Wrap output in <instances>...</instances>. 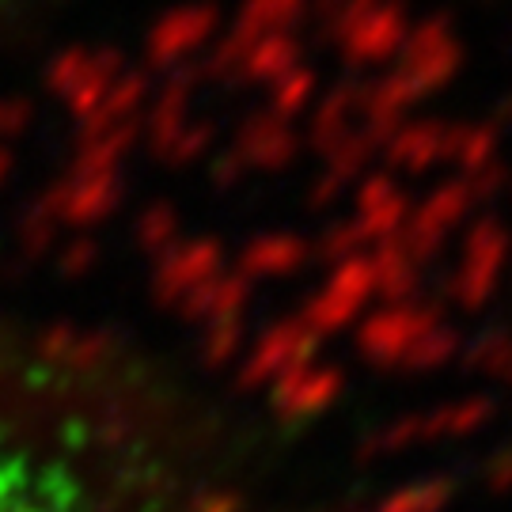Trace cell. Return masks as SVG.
<instances>
[{
    "mask_svg": "<svg viewBox=\"0 0 512 512\" xmlns=\"http://www.w3.org/2000/svg\"><path fill=\"white\" fill-rule=\"evenodd\" d=\"M372 300H380V285H376V266L368 251L330 262V274L319 293L308 296V304L300 311V323L323 342L330 334L357 327V319L368 311Z\"/></svg>",
    "mask_w": 512,
    "mask_h": 512,
    "instance_id": "1",
    "label": "cell"
},
{
    "mask_svg": "<svg viewBox=\"0 0 512 512\" xmlns=\"http://www.w3.org/2000/svg\"><path fill=\"white\" fill-rule=\"evenodd\" d=\"M126 198V186H122V171H80L69 167L65 179H57L38 205L57 220V228H95L107 217L118 213V205Z\"/></svg>",
    "mask_w": 512,
    "mask_h": 512,
    "instance_id": "2",
    "label": "cell"
},
{
    "mask_svg": "<svg viewBox=\"0 0 512 512\" xmlns=\"http://www.w3.org/2000/svg\"><path fill=\"white\" fill-rule=\"evenodd\" d=\"M224 270V247L217 239H179L152 262V293L164 308H183L186 296H194L205 281Z\"/></svg>",
    "mask_w": 512,
    "mask_h": 512,
    "instance_id": "3",
    "label": "cell"
},
{
    "mask_svg": "<svg viewBox=\"0 0 512 512\" xmlns=\"http://www.w3.org/2000/svg\"><path fill=\"white\" fill-rule=\"evenodd\" d=\"M315 346L319 338L311 334L300 315L296 319H277L255 338V346L247 349L243 368H239V384L243 387H270L277 384L285 372L315 361Z\"/></svg>",
    "mask_w": 512,
    "mask_h": 512,
    "instance_id": "4",
    "label": "cell"
},
{
    "mask_svg": "<svg viewBox=\"0 0 512 512\" xmlns=\"http://www.w3.org/2000/svg\"><path fill=\"white\" fill-rule=\"evenodd\" d=\"M429 334V315L410 304H380L357 319V353L368 365H403Z\"/></svg>",
    "mask_w": 512,
    "mask_h": 512,
    "instance_id": "5",
    "label": "cell"
},
{
    "mask_svg": "<svg viewBox=\"0 0 512 512\" xmlns=\"http://www.w3.org/2000/svg\"><path fill=\"white\" fill-rule=\"evenodd\" d=\"M342 391H346L342 368L308 361V365L285 372L277 384H270V399H274L277 418L308 421V418L327 414L330 406L342 399Z\"/></svg>",
    "mask_w": 512,
    "mask_h": 512,
    "instance_id": "6",
    "label": "cell"
},
{
    "mask_svg": "<svg viewBox=\"0 0 512 512\" xmlns=\"http://www.w3.org/2000/svg\"><path fill=\"white\" fill-rule=\"evenodd\" d=\"M410 220V205L399 183L384 175V171H368L361 183L353 186V232L361 236L365 247L387 243L403 232V224Z\"/></svg>",
    "mask_w": 512,
    "mask_h": 512,
    "instance_id": "7",
    "label": "cell"
},
{
    "mask_svg": "<svg viewBox=\"0 0 512 512\" xmlns=\"http://www.w3.org/2000/svg\"><path fill=\"white\" fill-rule=\"evenodd\" d=\"M300 148H304V137L293 133L289 122L270 114V118H255V122H247L239 129L236 141H232V156L251 175V171H285V167H293Z\"/></svg>",
    "mask_w": 512,
    "mask_h": 512,
    "instance_id": "8",
    "label": "cell"
},
{
    "mask_svg": "<svg viewBox=\"0 0 512 512\" xmlns=\"http://www.w3.org/2000/svg\"><path fill=\"white\" fill-rule=\"evenodd\" d=\"M380 156V145L368 137L365 129H353L346 141L323 152V167L319 179L311 183V205H330L338 202L342 194H349V186H357L368 175V164Z\"/></svg>",
    "mask_w": 512,
    "mask_h": 512,
    "instance_id": "9",
    "label": "cell"
},
{
    "mask_svg": "<svg viewBox=\"0 0 512 512\" xmlns=\"http://www.w3.org/2000/svg\"><path fill=\"white\" fill-rule=\"evenodd\" d=\"M311 258V243L300 239L296 232H262L255 236L243 255H239V274L255 281H277V277L296 274L304 262Z\"/></svg>",
    "mask_w": 512,
    "mask_h": 512,
    "instance_id": "10",
    "label": "cell"
},
{
    "mask_svg": "<svg viewBox=\"0 0 512 512\" xmlns=\"http://www.w3.org/2000/svg\"><path fill=\"white\" fill-rule=\"evenodd\" d=\"M251 281L232 270V274H224L220 270L213 281H205L202 289L194 296H186L183 300V319L190 323H202V327H213V323H239L247 308H251Z\"/></svg>",
    "mask_w": 512,
    "mask_h": 512,
    "instance_id": "11",
    "label": "cell"
},
{
    "mask_svg": "<svg viewBox=\"0 0 512 512\" xmlns=\"http://www.w3.org/2000/svg\"><path fill=\"white\" fill-rule=\"evenodd\" d=\"M110 338L103 330H80L73 323H57L42 334V357H50L54 365L65 368H99L110 357Z\"/></svg>",
    "mask_w": 512,
    "mask_h": 512,
    "instance_id": "12",
    "label": "cell"
},
{
    "mask_svg": "<svg viewBox=\"0 0 512 512\" xmlns=\"http://www.w3.org/2000/svg\"><path fill=\"white\" fill-rule=\"evenodd\" d=\"M137 137H141V129L133 122L107 129H80L73 167H80V171H122L129 148L137 145Z\"/></svg>",
    "mask_w": 512,
    "mask_h": 512,
    "instance_id": "13",
    "label": "cell"
},
{
    "mask_svg": "<svg viewBox=\"0 0 512 512\" xmlns=\"http://www.w3.org/2000/svg\"><path fill=\"white\" fill-rule=\"evenodd\" d=\"M361 107L353 95L346 92H334L330 99L319 103V110L311 114V126H308V137H304V145L315 148L319 156L330 152V148L338 145V141H346L349 133H353V110Z\"/></svg>",
    "mask_w": 512,
    "mask_h": 512,
    "instance_id": "14",
    "label": "cell"
},
{
    "mask_svg": "<svg viewBox=\"0 0 512 512\" xmlns=\"http://www.w3.org/2000/svg\"><path fill=\"white\" fill-rule=\"evenodd\" d=\"M372 266H376V285L384 304H403L406 293H414V258L399 247V239H387L368 247Z\"/></svg>",
    "mask_w": 512,
    "mask_h": 512,
    "instance_id": "15",
    "label": "cell"
},
{
    "mask_svg": "<svg viewBox=\"0 0 512 512\" xmlns=\"http://www.w3.org/2000/svg\"><path fill=\"white\" fill-rule=\"evenodd\" d=\"M380 152H384V160L395 171H421V167H429L437 160L440 137L425 126H406V129H395Z\"/></svg>",
    "mask_w": 512,
    "mask_h": 512,
    "instance_id": "16",
    "label": "cell"
},
{
    "mask_svg": "<svg viewBox=\"0 0 512 512\" xmlns=\"http://www.w3.org/2000/svg\"><path fill=\"white\" fill-rule=\"evenodd\" d=\"M179 209L175 205H167V202H156V205H148L145 213L137 217V228H133V239H137V247L145 251L152 262L164 255L167 247H175L179 243Z\"/></svg>",
    "mask_w": 512,
    "mask_h": 512,
    "instance_id": "17",
    "label": "cell"
},
{
    "mask_svg": "<svg viewBox=\"0 0 512 512\" xmlns=\"http://www.w3.org/2000/svg\"><path fill=\"white\" fill-rule=\"evenodd\" d=\"M213 141H217V133H213V126H205V122H186L183 133L171 141V145L164 148V164L171 167H186V164H198V160H205L209 152H213Z\"/></svg>",
    "mask_w": 512,
    "mask_h": 512,
    "instance_id": "18",
    "label": "cell"
},
{
    "mask_svg": "<svg viewBox=\"0 0 512 512\" xmlns=\"http://www.w3.org/2000/svg\"><path fill=\"white\" fill-rule=\"evenodd\" d=\"M243 353V319L239 323H213L202 334V361L209 368H224Z\"/></svg>",
    "mask_w": 512,
    "mask_h": 512,
    "instance_id": "19",
    "label": "cell"
},
{
    "mask_svg": "<svg viewBox=\"0 0 512 512\" xmlns=\"http://www.w3.org/2000/svg\"><path fill=\"white\" fill-rule=\"evenodd\" d=\"M311 92H315V80H311L304 69L285 73L274 88V118L285 122V118H293V114H300V110H308Z\"/></svg>",
    "mask_w": 512,
    "mask_h": 512,
    "instance_id": "20",
    "label": "cell"
},
{
    "mask_svg": "<svg viewBox=\"0 0 512 512\" xmlns=\"http://www.w3.org/2000/svg\"><path fill=\"white\" fill-rule=\"evenodd\" d=\"M54 236H57V220L35 202L31 209H27V217H23V228H19L23 251H27V255H46L50 243H54Z\"/></svg>",
    "mask_w": 512,
    "mask_h": 512,
    "instance_id": "21",
    "label": "cell"
},
{
    "mask_svg": "<svg viewBox=\"0 0 512 512\" xmlns=\"http://www.w3.org/2000/svg\"><path fill=\"white\" fill-rule=\"evenodd\" d=\"M95 262H99V243H95L92 236H76L57 251V270H61L65 277L92 274Z\"/></svg>",
    "mask_w": 512,
    "mask_h": 512,
    "instance_id": "22",
    "label": "cell"
},
{
    "mask_svg": "<svg viewBox=\"0 0 512 512\" xmlns=\"http://www.w3.org/2000/svg\"><path fill=\"white\" fill-rule=\"evenodd\" d=\"M440 490L437 486H403L391 497H384L372 512H437Z\"/></svg>",
    "mask_w": 512,
    "mask_h": 512,
    "instance_id": "23",
    "label": "cell"
},
{
    "mask_svg": "<svg viewBox=\"0 0 512 512\" xmlns=\"http://www.w3.org/2000/svg\"><path fill=\"white\" fill-rule=\"evenodd\" d=\"M357 251H368V247L361 243V236L353 232V224H349V220L334 224L327 236H323V243H319V255L327 258V262H342V258L357 255Z\"/></svg>",
    "mask_w": 512,
    "mask_h": 512,
    "instance_id": "24",
    "label": "cell"
},
{
    "mask_svg": "<svg viewBox=\"0 0 512 512\" xmlns=\"http://www.w3.org/2000/svg\"><path fill=\"white\" fill-rule=\"evenodd\" d=\"M31 126V107L23 99H0V148L19 141Z\"/></svg>",
    "mask_w": 512,
    "mask_h": 512,
    "instance_id": "25",
    "label": "cell"
},
{
    "mask_svg": "<svg viewBox=\"0 0 512 512\" xmlns=\"http://www.w3.org/2000/svg\"><path fill=\"white\" fill-rule=\"evenodd\" d=\"M243 179H247V171H243V164L232 156V148L213 156V183H217V186H236V183H243Z\"/></svg>",
    "mask_w": 512,
    "mask_h": 512,
    "instance_id": "26",
    "label": "cell"
},
{
    "mask_svg": "<svg viewBox=\"0 0 512 512\" xmlns=\"http://www.w3.org/2000/svg\"><path fill=\"white\" fill-rule=\"evenodd\" d=\"M190 512H243V497L228 494V490H209V494H202L194 501Z\"/></svg>",
    "mask_w": 512,
    "mask_h": 512,
    "instance_id": "27",
    "label": "cell"
},
{
    "mask_svg": "<svg viewBox=\"0 0 512 512\" xmlns=\"http://www.w3.org/2000/svg\"><path fill=\"white\" fill-rule=\"evenodd\" d=\"M251 73H255V76H277V80H281V76L289 73V57L270 46V50L255 54V61H251Z\"/></svg>",
    "mask_w": 512,
    "mask_h": 512,
    "instance_id": "28",
    "label": "cell"
},
{
    "mask_svg": "<svg viewBox=\"0 0 512 512\" xmlns=\"http://www.w3.org/2000/svg\"><path fill=\"white\" fill-rule=\"evenodd\" d=\"M8 175H12V152L0 148V190H4V183H8Z\"/></svg>",
    "mask_w": 512,
    "mask_h": 512,
    "instance_id": "29",
    "label": "cell"
}]
</instances>
